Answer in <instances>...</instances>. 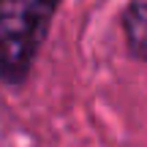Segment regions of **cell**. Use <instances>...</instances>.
<instances>
[{
  "instance_id": "6da1fadb",
  "label": "cell",
  "mask_w": 147,
  "mask_h": 147,
  "mask_svg": "<svg viewBox=\"0 0 147 147\" xmlns=\"http://www.w3.org/2000/svg\"><path fill=\"white\" fill-rule=\"evenodd\" d=\"M60 0H0V79L22 84Z\"/></svg>"
},
{
  "instance_id": "7a4b0ae2",
  "label": "cell",
  "mask_w": 147,
  "mask_h": 147,
  "mask_svg": "<svg viewBox=\"0 0 147 147\" xmlns=\"http://www.w3.org/2000/svg\"><path fill=\"white\" fill-rule=\"evenodd\" d=\"M128 47L136 57L147 60V0H131L123 16Z\"/></svg>"
}]
</instances>
